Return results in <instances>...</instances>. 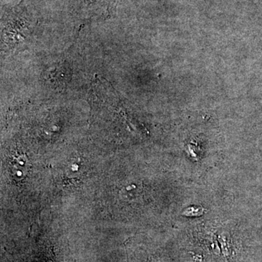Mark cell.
Instances as JSON below:
<instances>
[{
	"label": "cell",
	"instance_id": "obj_1",
	"mask_svg": "<svg viewBox=\"0 0 262 262\" xmlns=\"http://www.w3.org/2000/svg\"><path fill=\"white\" fill-rule=\"evenodd\" d=\"M203 209L201 208H189L188 209L186 210L184 212V214L186 215H191V216H193V215H201L203 214Z\"/></svg>",
	"mask_w": 262,
	"mask_h": 262
}]
</instances>
